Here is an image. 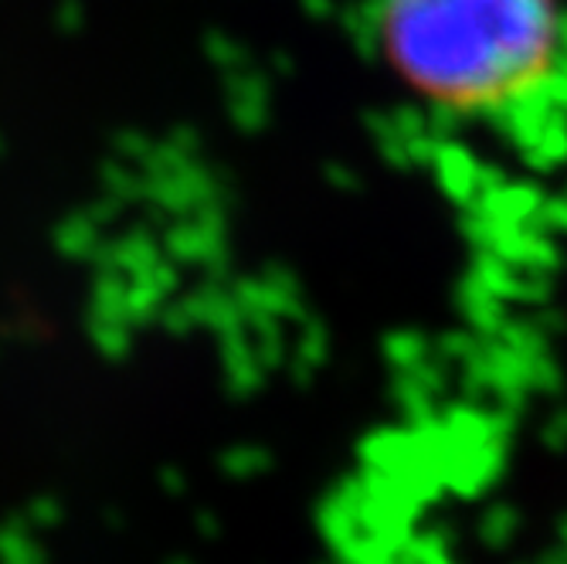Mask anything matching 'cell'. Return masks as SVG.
<instances>
[{"label":"cell","instance_id":"cell-1","mask_svg":"<svg viewBox=\"0 0 567 564\" xmlns=\"http://www.w3.org/2000/svg\"><path fill=\"white\" fill-rule=\"evenodd\" d=\"M388 72L449 116H503L537 99L567 62L560 0H378Z\"/></svg>","mask_w":567,"mask_h":564}]
</instances>
